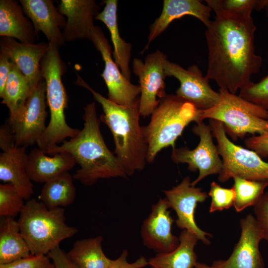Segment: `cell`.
I'll return each instance as SVG.
<instances>
[{
	"instance_id": "cell-35",
	"label": "cell",
	"mask_w": 268,
	"mask_h": 268,
	"mask_svg": "<svg viewBox=\"0 0 268 268\" xmlns=\"http://www.w3.org/2000/svg\"><path fill=\"white\" fill-rule=\"evenodd\" d=\"M225 10L237 14L251 15L254 9L258 10L259 0H219Z\"/></svg>"
},
{
	"instance_id": "cell-40",
	"label": "cell",
	"mask_w": 268,
	"mask_h": 268,
	"mask_svg": "<svg viewBox=\"0 0 268 268\" xmlns=\"http://www.w3.org/2000/svg\"><path fill=\"white\" fill-rule=\"evenodd\" d=\"M128 253L124 250L121 255L116 260L110 268H142L147 265L148 263L145 258L140 257L133 263L127 261Z\"/></svg>"
},
{
	"instance_id": "cell-25",
	"label": "cell",
	"mask_w": 268,
	"mask_h": 268,
	"mask_svg": "<svg viewBox=\"0 0 268 268\" xmlns=\"http://www.w3.org/2000/svg\"><path fill=\"white\" fill-rule=\"evenodd\" d=\"M179 244L172 251L157 253L148 261L151 268H195L197 257L195 247L199 240L193 233L182 230Z\"/></svg>"
},
{
	"instance_id": "cell-28",
	"label": "cell",
	"mask_w": 268,
	"mask_h": 268,
	"mask_svg": "<svg viewBox=\"0 0 268 268\" xmlns=\"http://www.w3.org/2000/svg\"><path fill=\"white\" fill-rule=\"evenodd\" d=\"M101 236L77 240L67 253L77 268H110L114 260L106 256Z\"/></svg>"
},
{
	"instance_id": "cell-14",
	"label": "cell",
	"mask_w": 268,
	"mask_h": 268,
	"mask_svg": "<svg viewBox=\"0 0 268 268\" xmlns=\"http://www.w3.org/2000/svg\"><path fill=\"white\" fill-rule=\"evenodd\" d=\"M47 106L43 78L33 88L20 118L15 122L8 118L14 133L16 146L26 147L37 143L47 127Z\"/></svg>"
},
{
	"instance_id": "cell-18",
	"label": "cell",
	"mask_w": 268,
	"mask_h": 268,
	"mask_svg": "<svg viewBox=\"0 0 268 268\" xmlns=\"http://www.w3.org/2000/svg\"><path fill=\"white\" fill-rule=\"evenodd\" d=\"M25 15L31 21L38 37L42 32L48 41L60 49L65 45L62 32L67 19L52 0H20Z\"/></svg>"
},
{
	"instance_id": "cell-36",
	"label": "cell",
	"mask_w": 268,
	"mask_h": 268,
	"mask_svg": "<svg viewBox=\"0 0 268 268\" xmlns=\"http://www.w3.org/2000/svg\"><path fill=\"white\" fill-rule=\"evenodd\" d=\"M254 212L263 230L264 239L268 243V192H265L254 206Z\"/></svg>"
},
{
	"instance_id": "cell-24",
	"label": "cell",
	"mask_w": 268,
	"mask_h": 268,
	"mask_svg": "<svg viewBox=\"0 0 268 268\" xmlns=\"http://www.w3.org/2000/svg\"><path fill=\"white\" fill-rule=\"evenodd\" d=\"M103 1L105 4L104 8L96 17L95 20L104 23L108 29L114 47V60L125 77L131 81L130 62L132 45L126 42L120 35L117 21L118 1L105 0Z\"/></svg>"
},
{
	"instance_id": "cell-1",
	"label": "cell",
	"mask_w": 268,
	"mask_h": 268,
	"mask_svg": "<svg viewBox=\"0 0 268 268\" xmlns=\"http://www.w3.org/2000/svg\"><path fill=\"white\" fill-rule=\"evenodd\" d=\"M205 1L215 14L205 32L208 48L206 76L220 89L236 94L252 81L251 77L262 66V58L255 52L257 27L251 15L229 12L221 6L219 0Z\"/></svg>"
},
{
	"instance_id": "cell-2",
	"label": "cell",
	"mask_w": 268,
	"mask_h": 268,
	"mask_svg": "<svg viewBox=\"0 0 268 268\" xmlns=\"http://www.w3.org/2000/svg\"><path fill=\"white\" fill-rule=\"evenodd\" d=\"M83 127L78 134L68 140L49 149L47 154L67 152L74 158L79 168L73 175L85 185H92L100 179L127 178L126 171L116 155L108 148L100 129L95 102L86 105L84 109Z\"/></svg>"
},
{
	"instance_id": "cell-34",
	"label": "cell",
	"mask_w": 268,
	"mask_h": 268,
	"mask_svg": "<svg viewBox=\"0 0 268 268\" xmlns=\"http://www.w3.org/2000/svg\"><path fill=\"white\" fill-rule=\"evenodd\" d=\"M47 255H31L10 263L0 265V268H54Z\"/></svg>"
},
{
	"instance_id": "cell-26",
	"label": "cell",
	"mask_w": 268,
	"mask_h": 268,
	"mask_svg": "<svg viewBox=\"0 0 268 268\" xmlns=\"http://www.w3.org/2000/svg\"><path fill=\"white\" fill-rule=\"evenodd\" d=\"M34 87L14 63L2 94L1 103L9 110L11 122L21 117L26 101Z\"/></svg>"
},
{
	"instance_id": "cell-33",
	"label": "cell",
	"mask_w": 268,
	"mask_h": 268,
	"mask_svg": "<svg viewBox=\"0 0 268 268\" xmlns=\"http://www.w3.org/2000/svg\"><path fill=\"white\" fill-rule=\"evenodd\" d=\"M208 195L211 199L209 209L210 213L229 209L233 206L236 197L233 187L225 188L215 182L210 184Z\"/></svg>"
},
{
	"instance_id": "cell-4",
	"label": "cell",
	"mask_w": 268,
	"mask_h": 268,
	"mask_svg": "<svg viewBox=\"0 0 268 268\" xmlns=\"http://www.w3.org/2000/svg\"><path fill=\"white\" fill-rule=\"evenodd\" d=\"M59 50L49 43L48 51L41 62L50 119L37 144L46 154L50 148L63 142L67 137H75L80 131L68 126L66 120L65 110L67 106L68 98L62 77L66 71L67 66Z\"/></svg>"
},
{
	"instance_id": "cell-39",
	"label": "cell",
	"mask_w": 268,
	"mask_h": 268,
	"mask_svg": "<svg viewBox=\"0 0 268 268\" xmlns=\"http://www.w3.org/2000/svg\"><path fill=\"white\" fill-rule=\"evenodd\" d=\"M54 265V268H77L66 253L58 246L47 255Z\"/></svg>"
},
{
	"instance_id": "cell-8",
	"label": "cell",
	"mask_w": 268,
	"mask_h": 268,
	"mask_svg": "<svg viewBox=\"0 0 268 268\" xmlns=\"http://www.w3.org/2000/svg\"><path fill=\"white\" fill-rule=\"evenodd\" d=\"M209 127L222 161V168L218 176L219 182L225 183L235 177L251 180H268V162L255 151L232 142L221 122L209 119Z\"/></svg>"
},
{
	"instance_id": "cell-29",
	"label": "cell",
	"mask_w": 268,
	"mask_h": 268,
	"mask_svg": "<svg viewBox=\"0 0 268 268\" xmlns=\"http://www.w3.org/2000/svg\"><path fill=\"white\" fill-rule=\"evenodd\" d=\"M73 179L67 172L45 182L40 194L41 201L49 209L64 208L72 203L76 196Z\"/></svg>"
},
{
	"instance_id": "cell-27",
	"label": "cell",
	"mask_w": 268,
	"mask_h": 268,
	"mask_svg": "<svg viewBox=\"0 0 268 268\" xmlns=\"http://www.w3.org/2000/svg\"><path fill=\"white\" fill-rule=\"evenodd\" d=\"M31 255L18 221L3 217L0 223V265L27 258Z\"/></svg>"
},
{
	"instance_id": "cell-5",
	"label": "cell",
	"mask_w": 268,
	"mask_h": 268,
	"mask_svg": "<svg viewBox=\"0 0 268 268\" xmlns=\"http://www.w3.org/2000/svg\"><path fill=\"white\" fill-rule=\"evenodd\" d=\"M18 222L32 255H47L78 232L66 223L64 208L49 209L35 199L27 201Z\"/></svg>"
},
{
	"instance_id": "cell-17",
	"label": "cell",
	"mask_w": 268,
	"mask_h": 268,
	"mask_svg": "<svg viewBox=\"0 0 268 268\" xmlns=\"http://www.w3.org/2000/svg\"><path fill=\"white\" fill-rule=\"evenodd\" d=\"M57 8L67 17L62 32L65 42L91 40L95 27L94 21L100 12V6L95 0H61Z\"/></svg>"
},
{
	"instance_id": "cell-19",
	"label": "cell",
	"mask_w": 268,
	"mask_h": 268,
	"mask_svg": "<svg viewBox=\"0 0 268 268\" xmlns=\"http://www.w3.org/2000/svg\"><path fill=\"white\" fill-rule=\"evenodd\" d=\"M49 48L48 42L25 43L9 37L0 40V52L9 58L34 87L43 79L41 62Z\"/></svg>"
},
{
	"instance_id": "cell-37",
	"label": "cell",
	"mask_w": 268,
	"mask_h": 268,
	"mask_svg": "<svg viewBox=\"0 0 268 268\" xmlns=\"http://www.w3.org/2000/svg\"><path fill=\"white\" fill-rule=\"evenodd\" d=\"M245 144L261 158L268 157V132L246 138Z\"/></svg>"
},
{
	"instance_id": "cell-43",
	"label": "cell",
	"mask_w": 268,
	"mask_h": 268,
	"mask_svg": "<svg viewBox=\"0 0 268 268\" xmlns=\"http://www.w3.org/2000/svg\"><path fill=\"white\" fill-rule=\"evenodd\" d=\"M195 268H211V267L205 264L197 262Z\"/></svg>"
},
{
	"instance_id": "cell-13",
	"label": "cell",
	"mask_w": 268,
	"mask_h": 268,
	"mask_svg": "<svg viewBox=\"0 0 268 268\" xmlns=\"http://www.w3.org/2000/svg\"><path fill=\"white\" fill-rule=\"evenodd\" d=\"M163 192L169 207L176 212L177 226L193 233L204 244L209 245L210 234L200 228L195 220L197 204L204 202L208 198V194L201 188L192 186L189 176L185 177L177 186Z\"/></svg>"
},
{
	"instance_id": "cell-31",
	"label": "cell",
	"mask_w": 268,
	"mask_h": 268,
	"mask_svg": "<svg viewBox=\"0 0 268 268\" xmlns=\"http://www.w3.org/2000/svg\"><path fill=\"white\" fill-rule=\"evenodd\" d=\"M24 199L11 184L0 185V215L13 217L20 213L25 203Z\"/></svg>"
},
{
	"instance_id": "cell-41",
	"label": "cell",
	"mask_w": 268,
	"mask_h": 268,
	"mask_svg": "<svg viewBox=\"0 0 268 268\" xmlns=\"http://www.w3.org/2000/svg\"><path fill=\"white\" fill-rule=\"evenodd\" d=\"M13 64L7 56L0 52V95L3 92Z\"/></svg>"
},
{
	"instance_id": "cell-9",
	"label": "cell",
	"mask_w": 268,
	"mask_h": 268,
	"mask_svg": "<svg viewBox=\"0 0 268 268\" xmlns=\"http://www.w3.org/2000/svg\"><path fill=\"white\" fill-rule=\"evenodd\" d=\"M192 131L200 137L198 145L193 149L187 147L174 148L171 158L176 164H187L188 169L192 172L199 171L198 177L192 182V185L196 186L208 176L219 174L222 168V161L217 146L213 142L209 126L203 121L199 122Z\"/></svg>"
},
{
	"instance_id": "cell-20",
	"label": "cell",
	"mask_w": 268,
	"mask_h": 268,
	"mask_svg": "<svg viewBox=\"0 0 268 268\" xmlns=\"http://www.w3.org/2000/svg\"><path fill=\"white\" fill-rule=\"evenodd\" d=\"M212 9L199 0H164L160 15L149 27L148 41L141 53L162 34L174 20L185 15L193 16L207 27L211 22Z\"/></svg>"
},
{
	"instance_id": "cell-6",
	"label": "cell",
	"mask_w": 268,
	"mask_h": 268,
	"mask_svg": "<svg viewBox=\"0 0 268 268\" xmlns=\"http://www.w3.org/2000/svg\"><path fill=\"white\" fill-rule=\"evenodd\" d=\"M200 110L176 95L166 94L160 99L149 124L142 127L148 146L147 162L153 163L158 153L175 142L191 122H201Z\"/></svg>"
},
{
	"instance_id": "cell-3",
	"label": "cell",
	"mask_w": 268,
	"mask_h": 268,
	"mask_svg": "<svg viewBox=\"0 0 268 268\" xmlns=\"http://www.w3.org/2000/svg\"><path fill=\"white\" fill-rule=\"evenodd\" d=\"M75 83L88 90L102 106L100 120L110 130L115 153L128 176L142 170L147 162L148 146L139 124V99L131 106L119 105L92 88L79 75Z\"/></svg>"
},
{
	"instance_id": "cell-32",
	"label": "cell",
	"mask_w": 268,
	"mask_h": 268,
	"mask_svg": "<svg viewBox=\"0 0 268 268\" xmlns=\"http://www.w3.org/2000/svg\"><path fill=\"white\" fill-rule=\"evenodd\" d=\"M239 96L268 111V74L258 82L251 81L243 87Z\"/></svg>"
},
{
	"instance_id": "cell-16",
	"label": "cell",
	"mask_w": 268,
	"mask_h": 268,
	"mask_svg": "<svg viewBox=\"0 0 268 268\" xmlns=\"http://www.w3.org/2000/svg\"><path fill=\"white\" fill-rule=\"evenodd\" d=\"M169 208L166 199H160L152 206L150 214L141 226V236L144 245L157 253L172 251L179 244V238L171 232L174 220Z\"/></svg>"
},
{
	"instance_id": "cell-12",
	"label": "cell",
	"mask_w": 268,
	"mask_h": 268,
	"mask_svg": "<svg viewBox=\"0 0 268 268\" xmlns=\"http://www.w3.org/2000/svg\"><path fill=\"white\" fill-rule=\"evenodd\" d=\"M91 41L104 62V69L101 75L108 88V98L122 106L134 104L139 99L140 87L132 84L123 75L113 59L109 41L100 27L95 26Z\"/></svg>"
},
{
	"instance_id": "cell-23",
	"label": "cell",
	"mask_w": 268,
	"mask_h": 268,
	"mask_svg": "<svg viewBox=\"0 0 268 268\" xmlns=\"http://www.w3.org/2000/svg\"><path fill=\"white\" fill-rule=\"evenodd\" d=\"M22 5L15 0H0V36L25 43L35 44L38 38Z\"/></svg>"
},
{
	"instance_id": "cell-21",
	"label": "cell",
	"mask_w": 268,
	"mask_h": 268,
	"mask_svg": "<svg viewBox=\"0 0 268 268\" xmlns=\"http://www.w3.org/2000/svg\"><path fill=\"white\" fill-rule=\"evenodd\" d=\"M25 147L15 146L0 154V180L12 185L24 200L30 199L33 185L27 171Z\"/></svg>"
},
{
	"instance_id": "cell-38",
	"label": "cell",
	"mask_w": 268,
	"mask_h": 268,
	"mask_svg": "<svg viewBox=\"0 0 268 268\" xmlns=\"http://www.w3.org/2000/svg\"><path fill=\"white\" fill-rule=\"evenodd\" d=\"M15 146L14 133L7 119L0 128V147L5 151Z\"/></svg>"
},
{
	"instance_id": "cell-11",
	"label": "cell",
	"mask_w": 268,
	"mask_h": 268,
	"mask_svg": "<svg viewBox=\"0 0 268 268\" xmlns=\"http://www.w3.org/2000/svg\"><path fill=\"white\" fill-rule=\"evenodd\" d=\"M164 67L167 76H173L180 82L175 94L179 98L201 110L209 109L219 102V93L211 88L209 79L198 66L192 65L185 69L167 59Z\"/></svg>"
},
{
	"instance_id": "cell-30",
	"label": "cell",
	"mask_w": 268,
	"mask_h": 268,
	"mask_svg": "<svg viewBox=\"0 0 268 268\" xmlns=\"http://www.w3.org/2000/svg\"><path fill=\"white\" fill-rule=\"evenodd\" d=\"M232 186L236 197L233 206L237 212L254 206L260 200L268 186V180H251L235 177Z\"/></svg>"
},
{
	"instance_id": "cell-42",
	"label": "cell",
	"mask_w": 268,
	"mask_h": 268,
	"mask_svg": "<svg viewBox=\"0 0 268 268\" xmlns=\"http://www.w3.org/2000/svg\"><path fill=\"white\" fill-rule=\"evenodd\" d=\"M260 10H265L267 17L268 18V0H260Z\"/></svg>"
},
{
	"instance_id": "cell-15",
	"label": "cell",
	"mask_w": 268,
	"mask_h": 268,
	"mask_svg": "<svg viewBox=\"0 0 268 268\" xmlns=\"http://www.w3.org/2000/svg\"><path fill=\"white\" fill-rule=\"evenodd\" d=\"M241 234L231 256L226 260L213 262L211 268H265L259 245L264 239L263 230L251 214L241 219Z\"/></svg>"
},
{
	"instance_id": "cell-22",
	"label": "cell",
	"mask_w": 268,
	"mask_h": 268,
	"mask_svg": "<svg viewBox=\"0 0 268 268\" xmlns=\"http://www.w3.org/2000/svg\"><path fill=\"white\" fill-rule=\"evenodd\" d=\"M76 161L67 152L47 156L39 148L33 149L28 154L27 171L32 181L44 183L73 168Z\"/></svg>"
},
{
	"instance_id": "cell-10",
	"label": "cell",
	"mask_w": 268,
	"mask_h": 268,
	"mask_svg": "<svg viewBox=\"0 0 268 268\" xmlns=\"http://www.w3.org/2000/svg\"><path fill=\"white\" fill-rule=\"evenodd\" d=\"M166 55L160 50L147 55L144 62L135 58L133 62V71L138 77L140 96V116L151 115L159 105L160 99L167 94L164 70Z\"/></svg>"
},
{
	"instance_id": "cell-7",
	"label": "cell",
	"mask_w": 268,
	"mask_h": 268,
	"mask_svg": "<svg viewBox=\"0 0 268 268\" xmlns=\"http://www.w3.org/2000/svg\"><path fill=\"white\" fill-rule=\"evenodd\" d=\"M219 102L213 107L199 111L200 121L205 119L221 122L226 134L233 140L247 134L268 132V111L236 94L220 89Z\"/></svg>"
}]
</instances>
